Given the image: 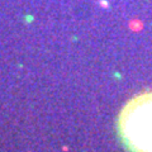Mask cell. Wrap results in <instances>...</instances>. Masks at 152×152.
I'll use <instances>...</instances> for the list:
<instances>
[{
  "label": "cell",
  "instance_id": "1",
  "mask_svg": "<svg viewBox=\"0 0 152 152\" xmlns=\"http://www.w3.org/2000/svg\"><path fill=\"white\" fill-rule=\"evenodd\" d=\"M118 133L129 152H152V91L126 104L118 118Z\"/></svg>",
  "mask_w": 152,
  "mask_h": 152
}]
</instances>
